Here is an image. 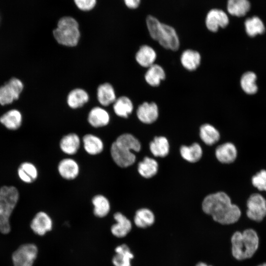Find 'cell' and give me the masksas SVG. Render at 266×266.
I'll return each instance as SVG.
<instances>
[{
    "label": "cell",
    "mask_w": 266,
    "mask_h": 266,
    "mask_svg": "<svg viewBox=\"0 0 266 266\" xmlns=\"http://www.w3.org/2000/svg\"><path fill=\"white\" fill-rule=\"evenodd\" d=\"M200 136L202 141L208 145L216 143L220 137L218 131L209 124H203L200 127Z\"/></svg>",
    "instance_id": "obj_32"
},
{
    "label": "cell",
    "mask_w": 266,
    "mask_h": 266,
    "mask_svg": "<svg viewBox=\"0 0 266 266\" xmlns=\"http://www.w3.org/2000/svg\"><path fill=\"white\" fill-rule=\"evenodd\" d=\"M136 115L141 122L147 124H151L154 122L158 117V106L154 102H144L138 107Z\"/></svg>",
    "instance_id": "obj_14"
},
{
    "label": "cell",
    "mask_w": 266,
    "mask_h": 266,
    "mask_svg": "<svg viewBox=\"0 0 266 266\" xmlns=\"http://www.w3.org/2000/svg\"><path fill=\"white\" fill-rule=\"evenodd\" d=\"M19 199V192L13 186L0 187V232L7 234L10 231V217Z\"/></svg>",
    "instance_id": "obj_3"
},
{
    "label": "cell",
    "mask_w": 266,
    "mask_h": 266,
    "mask_svg": "<svg viewBox=\"0 0 266 266\" xmlns=\"http://www.w3.org/2000/svg\"><path fill=\"white\" fill-rule=\"evenodd\" d=\"M23 89V84L19 79L13 78L0 87V104H9L17 100Z\"/></svg>",
    "instance_id": "obj_8"
},
{
    "label": "cell",
    "mask_w": 266,
    "mask_h": 266,
    "mask_svg": "<svg viewBox=\"0 0 266 266\" xmlns=\"http://www.w3.org/2000/svg\"><path fill=\"white\" fill-rule=\"evenodd\" d=\"M60 175L66 180H73L79 174V166L78 163L71 158L62 160L58 166Z\"/></svg>",
    "instance_id": "obj_16"
},
{
    "label": "cell",
    "mask_w": 266,
    "mask_h": 266,
    "mask_svg": "<svg viewBox=\"0 0 266 266\" xmlns=\"http://www.w3.org/2000/svg\"><path fill=\"white\" fill-rule=\"evenodd\" d=\"M97 98L99 102L104 106L114 102L116 100V95L111 84L104 83L99 85L97 89Z\"/></svg>",
    "instance_id": "obj_24"
},
{
    "label": "cell",
    "mask_w": 266,
    "mask_h": 266,
    "mask_svg": "<svg viewBox=\"0 0 266 266\" xmlns=\"http://www.w3.org/2000/svg\"><path fill=\"white\" fill-rule=\"evenodd\" d=\"M17 174L22 181L30 184L36 180L38 177V170L33 164L25 162L21 163L18 166Z\"/></svg>",
    "instance_id": "obj_19"
},
{
    "label": "cell",
    "mask_w": 266,
    "mask_h": 266,
    "mask_svg": "<svg viewBox=\"0 0 266 266\" xmlns=\"http://www.w3.org/2000/svg\"><path fill=\"white\" fill-rule=\"evenodd\" d=\"M110 121L108 113L100 107H95L89 112L88 121L93 127L100 128L108 125Z\"/></svg>",
    "instance_id": "obj_18"
},
{
    "label": "cell",
    "mask_w": 266,
    "mask_h": 266,
    "mask_svg": "<svg viewBox=\"0 0 266 266\" xmlns=\"http://www.w3.org/2000/svg\"><path fill=\"white\" fill-rule=\"evenodd\" d=\"M155 222L154 213L147 208H141L137 210L133 218L134 226L141 229H145L151 227Z\"/></svg>",
    "instance_id": "obj_15"
},
{
    "label": "cell",
    "mask_w": 266,
    "mask_h": 266,
    "mask_svg": "<svg viewBox=\"0 0 266 266\" xmlns=\"http://www.w3.org/2000/svg\"><path fill=\"white\" fill-rule=\"evenodd\" d=\"M215 156L220 162L223 164H230L236 159L237 150L233 144L227 142L216 148Z\"/></svg>",
    "instance_id": "obj_17"
},
{
    "label": "cell",
    "mask_w": 266,
    "mask_h": 266,
    "mask_svg": "<svg viewBox=\"0 0 266 266\" xmlns=\"http://www.w3.org/2000/svg\"><path fill=\"white\" fill-rule=\"evenodd\" d=\"M149 148L154 156L165 157L169 153V145L166 137L162 136H157L150 142Z\"/></svg>",
    "instance_id": "obj_30"
},
{
    "label": "cell",
    "mask_w": 266,
    "mask_h": 266,
    "mask_svg": "<svg viewBox=\"0 0 266 266\" xmlns=\"http://www.w3.org/2000/svg\"><path fill=\"white\" fill-rule=\"evenodd\" d=\"M259 266H266V263H265L262 265Z\"/></svg>",
    "instance_id": "obj_42"
},
{
    "label": "cell",
    "mask_w": 266,
    "mask_h": 266,
    "mask_svg": "<svg viewBox=\"0 0 266 266\" xmlns=\"http://www.w3.org/2000/svg\"><path fill=\"white\" fill-rule=\"evenodd\" d=\"M245 27L246 33L251 37H254L258 34H262L265 31L262 21L257 16L246 19Z\"/></svg>",
    "instance_id": "obj_36"
},
{
    "label": "cell",
    "mask_w": 266,
    "mask_h": 266,
    "mask_svg": "<svg viewBox=\"0 0 266 266\" xmlns=\"http://www.w3.org/2000/svg\"><path fill=\"white\" fill-rule=\"evenodd\" d=\"M252 185L260 191H266V170L262 169L252 178Z\"/></svg>",
    "instance_id": "obj_38"
},
{
    "label": "cell",
    "mask_w": 266,
    "mask_h": 266,
    "mask_svg": "<svg viewBox=\"0 0 266 266\" xmlns=\"http://www.w3.org/2000/svg\"><path fill=\"white\" fill-rule=\"evenodd\" d=\"M22 122V116L19 111L11 109L3 114L0 117V122L6 128L15 131L18 129Z\"/></svg>",
    "instance_id": "obj_22"
},
{
    "label": "cell",
    "mask_w": 266,
    "mask_h": 266,
    "mask_svg": "<svg viewBox=\"0 0 266 266\" xmlns=\"http://www.w3.org/2000/svg\"><path fill=\"white\" fill-rule=\"evenodd\" d=\"M80 146V138L74 133H70L65 135L60 142V147L61 150L65 154L69 155L76 154Z\"/></svg>",
    "instance_id": "obj_21"
},
{
    "label": "cell",
    "mask_w": 266,
    "mask_h": 266,
    "mask_svg": "<svg viewBox=\"0 0 266 266\" xmlns=\"http://www.w3.org/2000/svg\"><path fill=\"white\" fill-rule=\"evenodd\" d=\"M75 6L83 12H89L97 5V0H73Z\"/></svg>",
    "instance_id": "obj_39"
},
{
    "label": "cell",
    "mask_w": 266,
    "mask_h": 266,
    "mask_svg": "<svg viewBox=\"0 0 266 266\" xmlns=\"http://www.w3.org/2000/svg\"><path fill=\"white\" fill-rule=\"evenodd\" d=\"M229 23L227 14L223 10L217 8L211 9L205 19L206 26L212 32H216L220 27L225 28Z\"/></svg>",
    "instance_id": "obj_12"
},
{
    "label": "cell",
    "mask_w": 266,
    "mask_h": 266,
    "mask_svg": "<svg viewBox=\"0 0 266 266\" xmlns=\"http://www.w3.org/2000/svg\"><path fill=\"white\" fill-rule=\"evenodd\" d=\"M111 157L115 164L121 167H127L132 166L135 161V155L129 149L112 143L110 148Z\"/></svg>",
    "instance_id": "obj_9"
},
{
    "label": "cell",
    "mask_w": 266,
    "mask_h": 266,
    "mask_svg": "<svg viewBox=\"0 0 266 266\" xmlns=\"http://www.w3.org/2000/svg\"><path fill=\"white\" fill-rule=\"evenodd\" d=\"M37 253V247L34 244L21 245L12 254L14 266H33Z\"/></svg>",
    "instance_id": "obj_5"
},
{
    "label": "cell",
    "mask_w": 266,
    "mask_h": 266,
    "mask_svg": "<svg viewBox=\"0 0 266 266\" xmlns=\"http://www.w3.org/2000/svg\"><path fill=\"white\" fill-rule=\"evenodd\" d=\"M113 218L116 223L112 225L110 228L111 234L118 239L125 238L133 228L132 221L120 212H115L113 214Z\"/></svg>",
    "instance_id": "obj_10"
},
{
    "label": "cell",
    "mask_w": 266,
    "mask_h": 266,
    "mask_svg": "<svg viewBox=\"0 0 266 266\" xmlns=\"http://www.w3.org/2000/svg\"><path fill=\"white\" fill-rule=\"evenodd\" d=\"M227 7L231 15L241 17L249 11L250 3L248 0H228Z\"/></svg>",
    "instance_id": "obj_34"
},
{
    "label": "cell",
    "mask_w": 266,
    "mask_h": 266,
    "mask_svg": "<svg viewBox=\"0 0 266 266\" xmlns=\"http://www.w3.org/2000/svg\"><path fill=\"white\" fill-rule=\"evenodd\" d=\"M125 5L130 9H136L141 2V0H123Z\"/></svg>",
    "instance_id": "obj_40"
},
{
    "label": "cell",
    "mask_w": 266,
    "mask_h": 266,
    "mask_svg": "<svg viewBox=\"0 0 266 266\" xmlns=\"http://www.w3.org/2000/svg\"><path fill=\"white\" fill-rule=\"evenodd\" d=\"M158 170V164L153 158L145 157L137 166L139 174L145 178H151L156 174Z\"/></svg>",
    "instance_id": "obj_28"
},
{
    "label": "cell",
    "mask_w": 266,
    "mask_h": 266,
    "mask_svg": "<svg viewBox=\"0 0 266 266\" xmlns=\"http://www.w3.org/2000/svg\"><path fill=\"white\" fill-rule=\"evenodd\" d=\"M53 34L59 44L68 47L75 46L80 37L79 23L71 16H63L59 19Z\"/></svg>",
    "instance_id": "obj_4"
},
{
    "label": "cell",
    "mask_w": 266,
    "mask_h": 266,
    "mask_svg": "<svg viewBox=\"0 0 266 266\" xmlns=\"http://www.w3.org/2000/svg\"><path fill=\"white\" fill-rule=\"evenodd\" d=\"M231 252L233 257L241 261L251 258L259 247L257 233L252 229L235 231L231 238Z\"/></svg>",
    "instance_id": "obj_2"
},
{
    "label": "cell",
    "mask_w": 266,
    "mask_h": 266,
    "mask_svg": "<svg viewBox=\"0 0 266 266\" xmlns=\"http://www.w3.org/2000/svg\"><path fill=\"white\" fill-rule=\"evenodd\" d=\"M247 216L251 220L262 221L266 216V200L260 194H252L247 201Z\"/></svg>",
    "instance_id": "obj_7"
},
{
    "label": "cell",
    "mask_w": 266,
    "mask_h": 266,
    "mask_svg": "<svg viewBox=\"0 0 266 266\" xmlns=\"http://www.w3.org/2000/svg\"><path fill=\"white\" fill-rule=\"evenodd\" d=\"M180 61L182 65L185 69L193 71L196 69L200 66L201 56L198 52L187 49L182 53Z\"/></svg>",
    "instance_id": "obj_25"
},
{
    "label": "cell",
    "mask_w": 266,
    "mask_h": 266,
    "mask_svg": "<svg viewBox=\"0 0 266 266\" xmlns=\"http://www.w3.org/2000/svg\"><path fill=\"white\" fill-rule=\"evenodd\" d=\"M155 40L167 49L176 51L179 47V40L175 30L165 24L161 23Z\"/></svg>",
    "instance_id": "obj_6"
},
{
    "label": "cell",
    "mask_w": 266,
    "mask_h": 266,
    "mask_svg": "<svg viewBox=\"0 0 266 266\" xmlns=\"http://www.w3.org/2000/svg\"><path fill=\"white\" fill-rule=\"evenodd\" d=\"M113 108L117 116L126 118L133 112V106L129 98L121 96L114 102Z\"/></svg>",
    "instance_id": "obj_31"
},
{
    "label": "cell",
    "mask_w": 266,
    "mask_h": 266,
    "mask_svg": "<svg viewBox=\"0 0 266 266\" xmlns=\"http://www.w3.org/2000/svg\"><path fill=\"white\" fill-rule=\"evenodd\" d=\"M165 77V70L161 66L157 64L149 67L144 75L146 82L153 87L159 86Z\"/></svg>",
    "instance_id": "obj_27"
},
{
    "label": "cell",
    "mask_w": 266,
    "mask_h": 266,
    "mask_svg": "<svg viewBox=\"0 0 266 266\" xmlns=\"http://www.w3.org/2000/svg\"><path fill=\"white\" fill-rule=\"evenodd\" d=\"M115 142L129 150L139 152L141 149V143L137 138L130 133H123L119 135Z\"/></svg>",
    "instance_id": "obj_35"
},
{
    "label": "cell",
    "mask_w": 266,
    "mask_h": 266,
    "mask_svg": "<svg viewBox=\"0 0 266 266\" xmlns=\"http://www.w3.org/2000/svg\"><path fill=\"white\" fill-rule=\"evenodd\" d=\"M89 99L88 94L84 90L76 88L71 91L67 97L68 106L73 109L82 107Z\"/></svg>",
    "instance_id": "obj_26"
},
{
    "label": "cell",
    "mask_w": 266,
    "mask_h": 266,
    "mask_svg": "<svg viewBox=\"0 0 266 266\" xmlns=\"http://www.w3.org/2000/svg\"><path fill=\"white\" fill-rule=\"evenodd\" d=\"M195 266H212L208 265L205 263L200 262L197 263Z\"/></svg>",
    "instance_id": "obj_41"
},
{
    "label": "cell",
    "mask_w": 266,
    "mask_h": 266,
    "mask_svg": "<svg viewBox=\"0 0 266 266\" xmlns=\"http://www.w3.org/2000/svg\"><path fill=\"white\" fill-rule=\"evenodd\" d=\"M82 140L84 149L89 154L96 155L103 151V143L98 136L92 134H87L83 136Z\"/></svg>",
    "instance_id": "obj_23"
},
{
    "label": "cell",
    "mask_w": 266,
    "mask_h": 266,
    "mask_svg": "<svg viewBox=\"0 0 266 266\" xmlns=\"http://www.w3.org/2000/svg\"><path fill=\"white\" fill-rule=\"evenodd\" d=\"M202 212L210 216L215 222L222 225L237 223L241 215L239 208L232 204L229 196L219 192L206 196L202 205Z\"/></svg>",
    "instance_id": "obj_1"
},
{
    "label": "cell",
    "mask_w": 266,
    "mask_h": 266,
    "mask_svg": "<svg viewBox=\"0 0 266 266\" xmlns=\"http://www.w3.org/2000/svg\"><path fill=\"white\" fill-rule=\"evenodd\" d=\"M257 76L255 73L248 71L244 73L240 79V85L242 90L247 94L252 95L258 90L256 84Z\"/></svg>",
    "instance_id": "obj_37"
},
{
    "label": "cell",
    "mask_w": 266,
    "mask_h": 266,
    "mask_svg": "<svg viewBox=\"0 0 266 266\" xmlns=\"http://www.w3.org/2000/svg\"><path fill=\"white\" fill-rule=\"evenodd\" d=\"M180 152L182 158L190 163H195L200 160L202 150L199 143H194L191 146H182Z\"/></svg>",
    "instance_id": "obj_33"
},
{
    "label": "cell",
    "mask_w": 266,
    "mask_h": 266,
    "mask_svg": "<svg viewBox=\"0 0 266 266\" xmlns=\"http://www.w3.org/2000/svg\"><path fill=\"white\" fill-rule=\"evenodd\" d=\"M111 263L113 266H132L134 255L130 246L125 242L117 245L114 249Z\"/></svg>",
    "instance_id": "obj_11"
},
{
    "label": "cell",
    "mask_w": 266,
    "mask_h": 266,
    "mask_svg": "<svg viewBox=\"0 0 266 266\" xmlns=\"http://www.w3.org/2000/svg\"><path fill=\"white\" fill-rule=\"evenodd\" d=\"M30 227L35 233L43 236L52 230L53 221L47 213L39 211L33 218Z\"/></svg>",
    "instance_id": "obj_13"
},
{
    "label": "cell",
    "mask_w": 266,
    "mask_h": 266,
    "mask_svg": "<svg viewBox=\"0 0 266 266\" xmlns=\"http://www.w3.org/2000/svg\"><path fill=\"white\" fill-rule=\"evenodd\" d=\"M94 206L93 213L95 216L102 218L106 216L110 210L108 200L104 196L98 195L92 199Z\"/></svg>",
    "instance_id": "obj_29"
},
{
    "label": "cell",
    "mask_w": 266,
    "mask_h": 266,
    "mask_svg": "<svg viewBox=\"0 0 266 266\" xmlns=\"http://www.w3.org/2000/svg\"><path fill=\"white\" fill-rule=\"evenodd\" d=\"M157 55L155 51L147 45L140 46L135 54V60L137 63L144 67H149L154 64Z\"/></svg>",
    "instance_id": "obj_20"
}]
</instances>
